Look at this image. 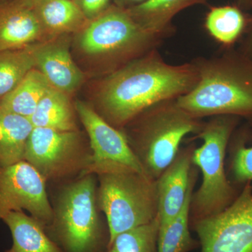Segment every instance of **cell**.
I'll list each match as a JSON object with an SVG mask.
<instances>
[{"mask_svg":"<svg viewBox=\"0 0 252 252\" xmlns=\"http://www.w3.org/2000/svg\"><path fill=\"white\" fill-rule=\"evenodd\" d=\"M251 0H238V6L240 8H250Z\"/></svg>","mask_w":252,"mask_h":252,"instance_id":"obj_30","label":"cell"},{"mask_svg":"<svg viewBox=\"0 0 252 252\" xmlns=\"http://www.w3.org/2000/svg\"><path fill=\"white\" fill-rule=\"evenodd\" d=\"M235 116H215L205 122L195 135L201 147L193 151L192 161L200 169L202 183L192 195L190 225L223 211L238 196L225 171V157L232 135L240 123Z\"/></svg>","mask_w":252,"mask_h":252,"instance_id":"obj_5","label":"cell"},{"mask_svg":"<svg viewBox=\"0 0 252 252\" xmlns=\"http://www.w3.org/2000/svg\"><path fill=\"white\" fill-rule=\"evenodd\" d=\"M205 124L181 108L177 99L154 104L123 127L144 173L157 180L173 161L189 134L196 135Z\"/></svg>","mask_w":252,"mask_h":252,"instance_id":"obj_3","label":"cell"},{"mask_svg":"<svg viewBox=\"0 0 252 252\" xmlns=\"http://www.w3.org/2000/svg\"><path fill=\"white\" fill-rule=\"evenodd\" d=\"M250 7L252 8V0H251V1H250Z\"/></svg>","mask_w":252,"mask_h":252,"instance_id":"obj_31","label":"cell"},{"mask_svg":"<svg viewBox=\"0 0 252 252\" xmlns=\"http://www.w3.org/2000/svg\"><path fill=\"white\" fill-rule=\"evenodd\" d=\"M232 154L230 170L235 183L245 184L250 182L252 188V146L246 145V137L239 131L232 135Z\"/></svg>","mask_w":252,"mask_h":252,"instance_id":"obj_25","label":"cell"},{"mask_svg":"<svg viewBox=\"0 0 252 252\" xmlns=\"http://www.w3.org/2000/svg\"><path fill=\"white\" fill-rule=\"evenodd\" d=\"M32 45L0 52V99L35 68Z\"/></svg>","mask_w":252,"mask_h":252,"instance_id":"obj_23","label":"cell"},{"mask_svg":"<svg viewBox=\"0 0 252 252\" xmlns=\"http://www.w3.org/2000/svg\"><path fill=\"white\" fill-rule=\"evenodd\" d=\"M147 0H114V5L123 9H128L142 4Z\"/></svg>","mask_w":252,"mask_h":252,"instance_id":"obj_28","label":"cell"},{"mask_svg":"<svg viewBox=\"0 0 252 252\" xmlns=\"http://www.w3.org/2000/svg\"><path fill=\"white\" fill-rule=\"evenodd\" d=\"M76 113L69 94L51 87L29 119L34 127L78 131Z\"/></svg>","mask_w":252,"mask_h":252,"instance_id":"obj_18","label":"cell"},{"mask_svg":"<svg viewBox=\"0 0 252 252\" xmlns=\"http://www.w3.org/2000/svg\"><path fill=\"white\" fill-rule=\"evenodd\" d=\"M193 189L177 216L159 232L157 252H189L200 246L198 240L190 235V206Z\"/></svg>","mask_w":252,"mask_h":252,"instance_id":"obj_22","label":"cell"},{"mask_svg":"<svg viewBox=\"0 0 252 252\" xmlns=\"http://www.w3.org/2000/svg\"><path fill=\"white\" fill-rule=\"evenodd\" d=\"M91 156L90 146L86 147L79 130L34 127L26 146L25 160L47 182L84 175Z\"/></svg>","mask_w":252,"mask_h":252,"instance_id":"obj_8","label":"cell"},{"mask_svg":"<svg viewBox=\"0 0 252 252\" xmlns=\"http://www.w3.org/2000/svg\"><path fill=\"white\" fill-rule=\"evenodd\" d=\"M45 40L33 9L12 0L0 1V52Z\"/></svg>","mask_w":252,"mask_h":252,"instance_id":"obj_14","label":"cell"},{"mask_svg":"<svg viewBox=\"0 0 252 252\" xmlns=\"http://www.w3.org/2000/svg\"><path fill=\"white\" fill-rule=\"evenodd\" d=\"M201 252H252V188L244 185L223 211L190 224Z\"/></svg>","mask_w":252,"mask_h":252,"instance_id":"obj_9","label":"cell"},{"mask_svg":"<svg viewBox=\"0 0 252 252\" xmlns=\"http://www.w3.org/2000/svg\"><path fill=\"white\" fill-rule=\"evenodd\" d=\"M17 4L24 6V7L28 8V9H32L36 5L39 4V2L42 1L43 0H12Z\"/></svg>","mask_w":252,"mask_h":252,"instance_id":"obj_29","label":"cell"},{"mask_svg":"<svg viewBox=\"0 0 252 252\" xmlns=\"http://www.w3.org/2000/svg\"><path fill=\"white\" fill-rule=\"evenodd\" d=\"M46 183L26 160L0 167V220L10 212L26 210L44 226H49L54 220V209L48 198Z\"/></svg>","mask_w":252,"mask_h":252,"instance_id":"obj_11","label":"cell"},{"mask_svg":"<svg viewBox=\"0 0 252 252\" xmlns=\"http://www.w3.org/2000/svg\"><path fill=\"white\" fill-rule=\"evenodd\" d=\"M89 21L105 12L114 4V0H74Z\"/></svg>","mask_w":252,"mask_h":252,"instance_id":"obj_26","label":"cell"},{"mask_svg":"<svg viewBox=\"0 0 252 252\" xmlns=\"http://www.w3.org/2000/svg\"><path fill=\"white\" fill-rule=\"evenodd\" d=\"M248 23L238 6H211L205 16V28L222 48H230L241 40Z\"/></svg>","mask_w":252,"mask_h":252,"instance_id":"obj_20","label":"cell"},{"mask_svg":"<svg viewBox=\"0 0 252 252\" xmlns=\"http://www.w3.org/2000/svg\"><path fill=\"white\" fill-rule=\"evenodd\" d=\"M195 144L180 149L173 161L156 180L159 232L178 215L185 205L189 191L197 180L195 167H192Z\"/></svg>","mask_w":252,"mask_h":252,"instance_id":"obj_12","label":"cell"},{"mask_svg":"<svg viewBox=\"0 0 252 252\" xmlns=\"http://www.w3.org/2000/svg\"><path fill=\"white\" fill-rule=\"evenodd\" d=\"M97 201L108 225L109 242L121 233L148 224L158 216L156 180L141 172L97 176Z\"/></svg>","mask_w":252,"mask_h":252,"instance_id":"obj_7","label":"cell"},{"mask_svg":"<svg viewBox=\"0 0 252 252\" xmlns=\"http://www.w3.org/2000/svg\"><path fill=\"white\" fill-rule=\"evenodd\" d=\"M74 106L90 141V162L83 175L98 176L120 172L144 173L122 131L109 124L86 102L77 100Z\"/></svg>","mask_w":252,"mask_h":252,"instance_id":"obj_10","label":"cell"},{"mask_svg":"<svg viewBox=\"0 0 252 252\" xmlns=\"http://www.w3.org/2000/svg\"><path fill=\"white\" fill-rule=\"evenodd\" d=\"M0 1H1V0H0Z\"/></svg>","mask_w":252,"mask_h":252,"instance_id":"obj_32","label":"cell"},{"mask_svg":"<svg viewBox=\"0 0 252 252\" xmlns=\"http://www.w3.org/2000/svg\"><path fill=\"white\" fill-rule=\"evenodd\" d=\"M158 219L121 233L102 252H157Z\"/></svg>","mask_w":252,"mask_h":252,"instance_id":"obj_24","label":"cell"},{"mask_svg":"<svg viewBox=\"0 0 252 252\" xmlns=\"http://www.w3.org/2000/svg\"><path fill=\"white\" fill-rule=\"evenodd\" d=\"M198 81L192 61L170 64L154 49L102 77L96 86L95 111L120 130L154 104L189 94Z\"/></svg>","mask_w":252,"mask_h":252,"instance_id":"obj_1","label":"cell"},{"mask_svg":"<svg viewBox=\"0 0 252 252\" xmlns=\"http://www.w3.org/2000/svg\"><path fill=\"white\" fill-rule=\"evenodd\" d=\"M239 44L238 49L252 60V18L249 20L248 28Z\"/></svg>","mask_w":252,"mask_h":252,"instance_id":"obj_27","label":"cell"},{"mask_svg":"<svg viewBox=\"0 0 252 252\" xmlns=\"http://www.w3.org/2000/svg\"><path fill=\"white\" fill-rule=\"evenodd\" d=\"M77 51L95 65L102 77L152 50L163 38L146 31L126 9L113 4L74 34Z\"/></svg>","mask_w":252,"mask_h":252,"instance_id":"obj_4","label":"cell"},{"mask_svg":"<svg viewBox=\"0 0 252 252\" xmlns=\"http://www.w3.org/2000/svg\"><path fill=\"white\" fill-rule=\"evenodd\" d=\"M32 9L46 40L74 35L89 22L74 0H43Z\"/></svg>","mask_w":252,"mask_h":252,"instance_id":"obj_15","label":"cell"},{"mask_svg":"<svg viewBox=\"0 0 252 252\" xmlns=\"http://www.w3.org/2000/svg\"><path fill=\"white\" fill-rule=\"evenodd\" d=\"M208 0H147L142 4L126 9L141 28L163 39L175 33L172 21L187 8L205 4Z\"/></svg>","mask_w":252,"mask_h":252,"instance_id":"obj_16","label":"cell"},{"mask_svg":"<svg viewBox=\"0 0 252 252\" xmlns=\"http://www.w3.org/2000/svg\"><path fill=\"white\" fill-rule=\"evenodd\" d=\"M33 128L28 118L0 109V167L25 160L26 146Z\"/></svg>","mask_w":252,"mask_h":252,"instance_id":"obj_19","label":"cell"},{"mask_svg":"<svg viewBox=\"0 0 252 252\" xmlns=\"http://www.w3.org/2000/svg\"><path fill=\"white\" fill-rule=\"evenodd\" d=\"M97 182L94 175L79 176L64 187L49 225L64 252H101L107 248L99 215Z\"/></svg>","mask_w":252,"mask_h":252,"instance_id":"obj_6","label":"cell"},{"mask_svg":"<svg viewBox=\"0 0 252 252\" xmlns=\"http://www.w3.org/2000/svg\"><path fill=\"white\" fill-rule=\"evenodd\" d=\"M71 35H64L33 44L35 68L51 87L64 94L75 92L84 83V72L73 61Z\"/></svg>","mask_w":252,"mask_h":252,"instance_id":"obj_13","label":"cell"},{"mask_svg":"<svg viewBox=\"0 0 252 252\" xmlns=\"http://www.w3.org/2000/svg\"><path fill=\"white\" fill-rule=\"evenodd\" d=\"M51 87L42 73L34 68L14 90L0 99V109L29 119Z\"/></svg>","mask_w":252,"mask_h":252,"instance_id":"obj_21","label":"cell"},{"mask_svg":"<svg viewBox=\"0 0 252 252\" xmlns=\"http://www.w3.org/2000/svg\"><path fill=\"white\" fill-rule=\"evenodd\" d=\"M191 61L199 81L177 99L181 108L196 119L229 115L252 121V59L233 46Z\"/></svg>","mask_w":252,"mask_h":252,"instance_id":"obj_2","label":"cell"},{"mask_svg":"<svg viewBox=\"0 0 252 252\" xmlns=\"http://www.w3.org/2000/svg\"><path fill=\"white\" fill-rule=\"evenodd\" d=\"M12 235V246L4 252H64L44 230V226L23 211L11 212L3 217Z\"/></svg>","mask_w":252,"mask_h":252,"instance_id":"obj_17","label":"cell"}]
</instances>
